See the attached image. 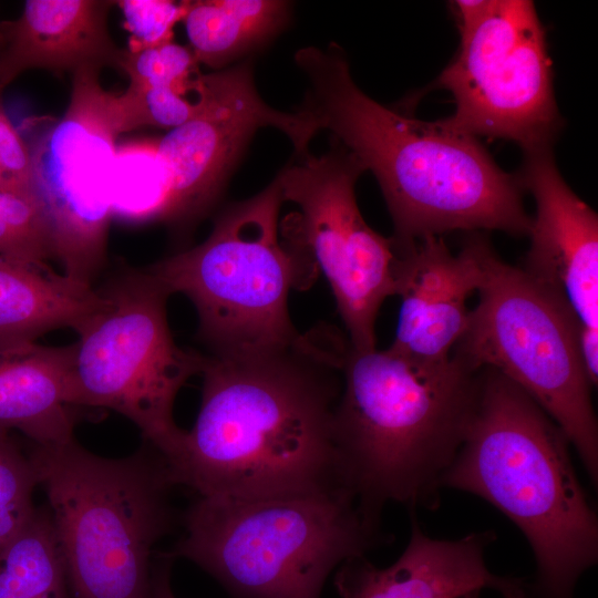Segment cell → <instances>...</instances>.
<instances>
[{
    "mask_svg": "<svg viewBox=\"0 0 598 598\" xmlns=\"http://www.w3.org/2000/svg\"><path fill=\"white\" fill-rule=\"evenodd\" d=\"M295 61L309 82L299 110L373 173L398 243L451 230L529 234L518 175L502 171L475 136L445 118L424 122L379 104L333 43L299 49Z\"/></svg>",
    "mask_w": 598,
    "mask_h": 598,
    "instance_id": "cell-2",
    "label": "cell"
},
{
    "mask_svg": "<svg viewBox=\"0 0 598 598\" xmlns=\"http://www.w3.org/2000/svg\"><path fill=\"white\" fill-rule=\"evenodd\" d=\"M196 94V113L156 144L169 183L167 223L175 225H189L212 209L257 130L281 131L296 155L307 153L321 132L306 112H283L264 102L250 61L199 74Z\"/></svg>",
    "mask_w": 598,
    "mask_h": 598,
    "instance_id": "cell-13",
    "label": "cell"
},
{
    "mask_svg": "<svg viewBox=\"0 0 598 598\" xmlns=\"http://www.w3.org/2000/svg\"><path fill=\"white\" fill-rule=\"evenodd\" d=\"M122 458L75 439L28 455L44 491L72 598H152L151 555L171 529L176 486L151 444Z\"/></svg>",
    "mask_w": 598,
    "mask_h": 598,
    "instance_id": "cell-6",
    "label": "cell"
},
{
    "mask_svg": "<svg viewBox=\"0 0 598 598\" xmlns=\"http://www.w3.org/2000/svg\"><path fill=\"white\" fill-rule=\"evenodd\" d=\"M0 257L22 266L52 271L50 229L39 205L27 192H0Z\"/></svg>",
    "mask_w": 598,
    "mask_h": 598,
    "instance_id": "cell-23",
    "label": "cell"
},
{
    "mask_svg": "<svg viewBox=\"0 0 598 598\" xmlns=\"http://www.w3.org/2000/svg\"><path fill=\"white\" fill-rule=\"evenodd\" d=\"M100 289L109 302L78 333L71 403L125 416L171 466L186 432L174 420L175 400L207 355L176 344L166 312L171 295L145 268L124 266Z\"/></svg>",
    "mask_w": 598,
    "mask_h": 598,
    "instance_id": "cell-9",
    "label": "cell"
},
{
    "mask_svg": "<svg viewBox=\"0 0 598 598\" xmlns=\"http://www.w3.org/2000/svg\"><path fill=\"white\" fill-rule=\"evenodd\" d=\"M536 202L524 270L564 298L580 330L589 380H598V217L565 183L550 147L526 151L517 174Z\"/></svg>",
    "mask_w": 598,
    "mask_h": 598,
    "instance_id": "cell-14",
    "label": "cell"
},
{
    "mask_svg": "<svg viewBox=\"0 0 598 598\" xmlns=\"http://www.w3.org/2000/svg\"><path fill=\"white\" fill-rule=\"evenodd\" d=\"M185 91L174 86H133L121 94L113 93L116 128L120 134L155 126L175 128L190 118L198 109Z\"/></svg>",
    "mask_w": 598,
    "mask_h": 598,
    "instance_id": "cell-25",
    "label": "cell"
},
{
    "mask_svg": "<svg viewBox=\"0 0 598 598\" xmlns=\"http://www.w3.org/2000/svg\"><path fill=\"white\" fill-rule=\"evenodd\" d=\"M478 303L453 355L474 370L498 371L563 430L592 484L598 425L578 321L561 296L486 248Z\"/></svg>",
    "mask_w": 598,
    "mask_h": 598,
    "instance_id": "cell-8",
    "label": "cell"
},
{
    "mask_svg": "<svg viewBox=\"0 0 598 598\" xmlns=\"http://www.w3.org/2000/svg\"><path fill=\"white\" fill-rule=\"evenodd\" d=\"M495 538L487 530L436 539L413 520L410 540L392 565L378 568L365 557L347 560L336 587L342 598H466L483 589L514 598L525 589L523 580L497 576L485 563V549Z\"/></svg>",
    "mask_w": 598,
    "mask_h": 598,
    "instance_id": "cell-16",
    "label": "cell"
},
{
    "mask_svg": "<svg viewBox=\"0 0 598 598\" xmlns=\"http://www.w3.org/2000/svg\"><path fill=\"white\" fill-rule=\"evenodd\" d=\"M554 420L498 371L480 370L462 444L442 478L476 495L524 534L537 564L536 598H573L598 559V518Z\"/></svg>",
    "mask_w": 598,
    "mask_h": 598,
    "instance_id": "cell-3",
    "label": "cell"
},
{
    "mask_svg": "<svg viewBox=\"0 0 598 598\" xmlns=\"http://www.w3.org/2000/svg\"><path fill=\"white\" fill-rule=\"evenodd\" d=\"M156 144L157 140L143 141L116 148L113 217L167 223L169 183Z\"/></svg>",
    "mask_w": 598,
    "mask_h": 598,
    "instance_id": "cell-22",
    "label": "cell"
},
{
    "mask_svg": "<svg viewBox=\"0 0 598 598\" xmlns=\"http://www.w3.org/2000/svg\"><path fill=\"white\" fill-rule=\"evenodd\" d=\"M115 6L121 8L131 33L126 50L137 52L172 42L174 27L183 21L188 1L120 0Z\"/></svg>",
    "mask_w": 598,
    "mask_h": 598,
    "instance_id": "cell-27",
    "label": "cell"
},
{
    "mask_svg": "<svg viewBox=\"0 0 598 598\" xmlns=\"http://www.w3.org/2000/svg\"><path fill=\"white\" fill-rule=\"evenodd\" d=\"M346 487L267 498H198L164 555L187 559L234 598H320L328 576L388 540Z\"/></svg>",
    "mask_w": 598,
    "mask_h": 598,
    "instance_id": "cell-5",
    "label": "cell"
},
{
    "mask_svg": "<svg viewBox=\"0 0 598 598\" xmlns=\"http://www.w3.org/2000/svg\"><path fill=\"white\" fill-rule=\"evenodd\" d=\"M0 598H72L49 509L0 550Z\"/></svg>",
    "mask_w": 598,
    "mask_h": 598,
    "instance_id": "cell-21",
    "label": "cell"
},
{
    "mask_svg": "<svg viewBox=\"0 0 598 598\" xmlns=\"http://www.w3.org/2000/svg\"><path fill=\"white\" fill-rule=\"evenodd\" d=\"M1 190H13V192H19L17 190L12 183L10 182V179L7 177V175L4 174L3 169L1 168L0 166V192Z\"/></svg>",
    "mask_w": 598,
    "mask_h": 598,
    "instance_id": "cell-30",
    "label": "cell"
},
{
    "mask_svg": "<svg viewBox=\"0 0 598 598\" xmlns=\"http://www.w3.org/2000/svg\"><path fill=\"white\" fill-rule=\"evenodd\" d=\"M460 34L455 58L435 82L455 101V112L445 121L475 137L514 141L524 152L551 146L560 117L534 3L488 0Z\"/></svg>",
    "mask_w": 598,
    "mask_h": 598,
    "instance_id": "cell-12",
    "label": "cell"
},
{
    "mask_svg": "<svg viewBox=\"0 0 598 598\" xmlns=\"http://www.w3.org/2000/svg\"><path fill=\"white\" fill-rule=\"evenodd\" d=\"M347 340L328 327L280 350L207 355L196 421L169 466L176 486L235 499L346 487L333 419Z\"/></svg>",
    "mask_w": 598,
    "mask_h": 598,
    "instance_id": "cell-1",
    "label": "cell"
},
{
    "mask_svg": "<svg viewBox=\"0 0 598 598\" xmlns=\"http://www.w3.org/2000/svg\"><path fill=\"white\" fill-rule=\"evenodd\" d=\"M107 302L91 283L0 257V352L59 328L80 333Z\"/></svg>",
    "mask_w": 598,
    "mask_h": 598,
    "instance_id": "cell-19",
    "label": "cell"
},
{
    "mask_svg": "<svg viewBox=\"0 0 598 598\" xmlns=\"http://www.w3.org/2000/svg\"><path fill=\"white\" fill-rule=\"evenodd\" d=\"M114 6L110 0L25 1L17 19L0 21V93L32 69L55 74L86 68L120 70L124 50L107 25Z\"/></svg>",
    "mask_w": 598,
    "mask_h": 598,
    "instance_id": "cell-17",
    "label": "cell"
},
{
    "mask_svg": "<svg viewBox=\"0 0 598 598\" xmlns=\"http://www.w3.org/2000/svg\"><path fill=\"white\" fill-rule=\"evenodd\" d=\"M2 44H3V37H2L1 29H0V51L2 49Z\"/></svg>",
    "mask_w": 598,
    "mask_h": 598,
    "instance_id": "cell-32",
    "label": "cell"
},
{
    "mask_svg": "<svg viewBox=\"0 0 598 598\" xmlns=\"http://www.w3.org/2000/svg\"><path fill=\"white\" fill-rule=\"evenodd\" d=\"M282 203L276 176L254 197L225 208L202 244L145 267L169 295L193 302L209 355L280 350L301 337L288 295L309 287L318 268L300 244L285 236L281 241Z\"/></svg>",
    "mask_w": 598,
    "mask_h": 598,
    "instance_id": "cell-7",
    "label": "cell"
},
{
    "mask_svg": "<svg viewBox=\"0 0 598 598\" xmlns=\"http://www.w3.org/2000/svg\"><path fill=\"white\" fill-rule=\"evenodd\" d=\"M37 475L28 455H24L0 427V550L30 522L37 507L33 492Z\"/></svg>",
    "mask_w": 598,
    "mask_h": 598,
    "instance_id": "cell-24",
    "label": "cell"
},
{
    "mask_svg": "<svg viewBox=\"0 0 598 598\" xmlns=\"http://www.w3.org/2000/svg\"><path fill=\"white\" fill-rule=\"evenodd\" d=\"M101 70L72 74L65 113L27 141L30 193L52 237L65 275L92 285L106 257L116 157L113 93Z\"/></svg>",
    "mask_w": 598,
    "mask_h": 598,
    "instance_id": "cell-11",
    "label": "cell"
},
{
    "mask_svg": "<svg viewBox=\"0 0 598 598\" xmlns=\"http://www.w3.org/2000/svg\"><path fill=\"white\" fill-rule=\"evenodd\" d=\"M340 372L333 435L344 486L377 517L388 503L435 508L480 370L453 354L442 363H417L348 342Z\"/></svg>",
    "mask_w": 598,
    "mask_h": 598,
    "instance_id": "cell-4",
    "label": "cell"
},
{
    "mask_svg": "<svg viewBox=\"0 0 598 598\" xmlns=\"http://www.w3.org/2000/svg\"><path fill=\"white\" fill-rule=\"evenodd\" d=\"M363 172L332 137L328 152L296 155L277 176L283 200L299 208L283 220V236L323 271L351 347L369 351L375 349L380 307L396 295L400 252L395 239L374 231L359 210L354 186Z\"/></svg>",
    "mask_w": 598,
    "mask_h": 598,
    "instance_id": "cell-10",
    "label": "cell"
},
{
    "mask_svg": "<svg viewBox=\"0 0 598 598\" xmlns=\"http://www.w3.org/2000/svg\"><path fill=\"white\" fill-rule=\"evenodd\" d=\"M289 12L286 1L197 0L188 1L183 22L197 62L220 71L272 39Z\"/></svg>",
    "mask_w": 598,
    "mask_h": 598,
    "instance_id": "cell-20",
    "label": "cell"
},
{
    "mask_svg": "<svg viewBox=\"0 0 598 598\" xmlns=\"http://www.w3.org/2000/svg\"><path fill=\"white\" fill-rule=\"evenodd\" d=\"M396 245V295L402 303L395 338L388 350L411 362H445L467 327L466 301L478 289L489 244L474 236L457 255L440 236Z\"/></svg>",
    "mask_w": 598,
    "mask_h": 598,
    "instance_id": "cell-15",
    "label": "cell"
},
{
    "mask_svg": "<svg viewBox=\"0 0 598 598\" xmlns=\"http://www.w3.org/2000/svg\"><path fill=\"white\" fill-rule=\"evenodd\" d=\"M75 342H37L0 352V427L16 429L37 445L74 439L71 373Z\"/></svg>",
    "mask_w": 598,
    "mask_h": 598,
    "instance_id": "cell-18",
    "label": "cell"
},
{
    "mask_svg": "<svg viewBox=\"0 0 598 598\" xmlns=\"http://www.w3.org/2000/svg\"><path fill=\"white\" fill-rule=\"evenodd\" d=\"M198 62L189 49L175 42L130 52L124 50L120 70L133 86H174L196 92Z\"/></svg>",
    "mask_w": 598,
    "mask_h": 598,
    "instance_id": "cell-26",
    "label": "cell"
},
{
    "mask_svg": "<svg viewBox=\"0 0 598 598\" xmlns=\"http://www.w3.org/2000/svg\"><path fill=\"white\" fill-rule=\"evenodd\" d=\"M0 166L13 187L30 192L31 162L27 141L13 127L0 102Z\"/></svg>",
    "mask_w": 598,
    "mask_h": 598,
    "instance_id": "cell-28",
    "label": "cell"
},
{
    "mask_svg": "<svg viewBox=\"0 0 598 598\" xmlns=\"http://www.w3.org/2000/svg\"><path fill=\"white\" fill-rule=\"evenodd\" d=\"M480 594L477 595H472V596H468L466 598H478ZM514 598H529L528 595L526 594L525 590H523L522 592H519L516 597Z\"/></svg>",
    "mask_w": 598,
    "mask_h": 598,
    "instance_id": "cell-31",
    "label": "cell"
},
{
    "mask_svg": "<svg viewBox=\"0 0 598 598\" xmlns=\"http://www.w3.org/2000/svg\"><path fill=\"white\" fill-rule=\"evenodd\" d=\"M173 558L162 554L159 561L152 568V598H176L172 584Z\"/></svg>",
    "mask_w": 598,
    "mask_h": 598,
    "instance_id": "cell-29",
    "label": "cell"
}]
</instances>
